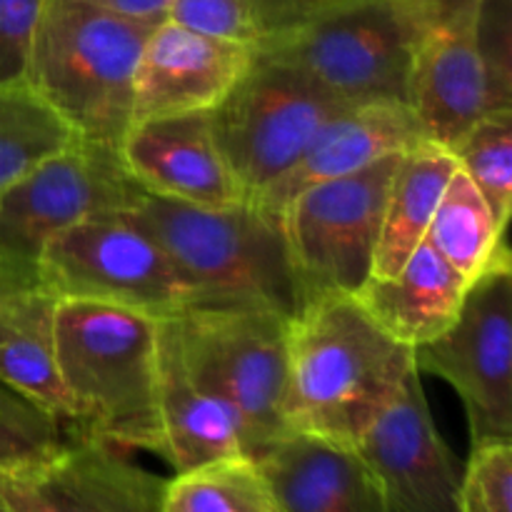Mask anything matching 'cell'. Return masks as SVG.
<instances>
[{
    "label": "cell",
    "mask_w": 512,
    "mask_h": 512,
    "mask_svg": "<svg viewBox=\"0 0 512 512\" xmlns=\"http://www.w3.org/2000/svg\"><path fill=\"white\" fill-rule=\"evenodd\" d=\"M503 230L473 180L455 170L435 208L425 238L435 250L473 283L498 258L510 253Z\"/></svg>",
    "instance_id": "603a6c76"
},
{
    "label": "cell",
    "mask_w": 512,
    "mask_h": 512,
    "mask_svg": "<svg viewBox=\"0 0 512 512\" xmlns=\"http://www.w3.org/2000/svg\"><path fill=\"white\" fill-rule=\"evenodd\" d=\"M278 512H385L358 448L290 430L255 458Z\"/></svg>",
    "instance_id": "ac0fdd59"
},
{
    "label": "cell",
    "mask_w": 512,
    "mask_h": 512,
    "mask_svg": "<svg viewBox=\"0 0 512 512\" xmlns=\"http://www.w3.org/2000/svg\"><path fill=\"white\" fill-rule=\"evenodd\" d=\"M450 153L480 190L500 228L508 230L512 215V110L485 113L450 145Z\"/></svg>",
    "instance_id": "484cf974"
},
{
    "label": "cell",
    "mask_w": 512,
    "mask_h": 512,
    "mask_svg": "<svg viewBox=\"0 0 512 512\" xmlns=\"http://www.w3.org/2000/svg\"><path fill=\"white\" fill-rule=\"evenodd\" d=\"M420 140H428V135L410 105H348L315 133L298 163L253 203L280 215L300 190L358 173Z\"/></svg>",
    "instance_id": "d6986e66"
},
{
    "label": "cell",
    "mask_w": 512,
    "mask_h": 512,
    "mask_svg": "<svg viewBox=\"0 0 512 512\" xmlns=\"http://www.w3.org/2000/svg\"><path fill=\"white\" fill-rule=\"evenodd\" d=\"M160 458L173 473L225 458H248L235 410L190 368L173 318L158 320Z\"/></svg>",
    "instance_id": "e0dca14e"
},
{
    "label": "cell",
    "mask_w": 512,
    "mask_h": 512,
    "mask_svg": "<svg viewBox=\"0 0 512 512\" xmlns=\"http://www.w3.org/2000/svg\"><path fill=\"white\" fill-rule=\"evenodd\" d=\"M155 25L85 0H43L28 85L78 138L118 148L133 125L135 68Z\"/></svg>",
    "instance_id": "277c9868"
},
{
    "label": "cell",
    "mask_w": 512,
    "mask_h": 512,
    "mask_svg": "<svg viewBox=\"0 0 512 512\" xmlns=\"http://www.w3.org/2000/svg\"><path fill=\"white\" fill-rule=\"evenodd\" d=\"M160 512H278L250 458H225L175 473L165 483Z\"/></svg>",
    "instance_id": "d4e9b609"
},
{
    "label": "cell",
    "mask_w": 512,
    "mask_h": 512,
    "mask_svg": "<svg viewBox=\"0 0 512 512\" xmlns=\"http://www.w3.org/2000/svg\"><path fill=\"white\" fill-rule=\"evenodd\" d=\"M403 153L310 185L280 210L308 303L323 295H358L370 280L385 195Z\"/></svg>",
    "instance_id": "9c48e42d"
},
{
    "label": "cell",
    "mask_w": 512,
    "mask_h": 512,
    "mask_svg": "<svg viewBox=\"0 0 512 512\" xmlns=\"http://www.w3.org/2000/svg\"><path fill=\"white\" fill-rule=\"evenodd\" d=\"M38 285L58 300H88L178 318L190 293L158 240L128 213L95 215L63 230L40 250Z\"/></svg>",
    "instance_id": "52a82bcc"
},
{
    "label": "cell",
    "mask_w": 512,
    "mask_h": 512,
    "mask_svg": "<svg viewBox=\"0 0 512 512\" xmlns=\"http://www.w3.org/2000/svg\"><path fill=\"white\" fill-rule=\"evenodd\" d=\"M55 345L73 438L160 455L158 320L88 300H58Z\"/></svg>",
    "instance_id": "3957f363"
},
{
    "label": "cell",
    "mask_w": 512,
    "mask_h": 512,
    "mask_svg": "<svg viewBox=\"0 0 512 512\" xmlns=\"http://www.w3.org/2000/svg\"><path fill=\"white\" fill-rule=\"evenodd\" d=\"M480 0H425L410 75V108L428 140L450 145L488 113L478 53Z\"/></svg>",
    "instance_id": "5bb4252c"
},
{
    "label": "cell",
    "mask_w": 512,
    "mask_h": 512,
    "mask_svg": "<svg viewBox=\"0 0 512 512\" xmlns=\"http://www.w3.org/2000/svg\"><path fill=\"white\" fill-rule=\"evenodd\" d=\"M168 20L235 43L253 45L258 40L253 0H170Z\"/></svg>",
    "instance_id": "f546056e"
},
{
    "label": "cell",
    "mask_w": 512,
    "mask_h": 512,
    "mask_svg": "<svg viewBox=\"0 0 512 512\" xmlns=\"http://www.w3.org/2000/svg\"><path fill=\"white\" fill-rule=\"evenodd\" d=\"M350 0H253V20L258 38L300 28Z\"/></svg>",
    "instance_id": "1f68e13d"
},
{
    "label": "cell",
    "mask_w": 512,
    "mask_h": 512,
    "mask_svg": "<svg viewBox=\"0 0 512 512\" xmlns=\"http://www.w3.org/2000/svg\"><path fill=\"white\" fill-rule=\"evenodd\" d=\"M455 170V155L435 140H420L400 155L385 195L370 278L393 275L423 243L445 185Z\"/></svg>",
    "instance_id": "7402d4cb"
},
{
    "label": "cell",
    "mask_w": 512,
    "mask_h": 512,
    "mask_svg": "<svg viewBox=\"0 0 512 512\" xmlns=\"http://www.w3.org/2000/svg\"><path fill=\"white\" fill-rule=\"evenodd\" d=\"M140 198L115 145L78 138L0 198V258L38 275L48 240L95 215L128 213Z\"/></svg>",
    "instance_id": "8fae6325"
},
{
    "label": "cell",
    "mask_w": 512,
    "mask_h": 512,
    "mask_svg": "<svg viewBox=\"0 0 512 512\" xmlns=\"http://www.w3.org/2000/svg\"><path fill=\"white\" fill-rule=\"evenodd\" d=\"M68 430L0 383V478L25 473L63 450Z\"/></svg>",
    "instance_id": "4316f807"
},
{
    "label": "cell",
    "mask_w": 512,
    "mask_h": 512,
    "mask_svg": "<svg viewBox=\"0 0 512 512\" xmlns=\"http://www.w3.org/2000/svg\"><path fill=\"white\" fill-rule=\"evenodd\" d=\"M470 280L425 238L388 278H370L355 298L388 335L408 348L440 338L455 323Z\"/></svg>",
    "instance_id": "ffe728a7"
},
{
    "label": "cell",
    "mask_w": 512,
    "mask_h": 512,
    "mask_svg": "<svg viewBox=\"0 0 512 512\" xmlns=\"http://www.w3.org/2000/svg\"><path fill=\"white\" fill-rule=\"evenodd\" d=\"M95 438H68L58 455L0 478L13 512H160L168 480Z\"/></svg>",
    "instance_id": "4fadbf2b"
},
{
    "label": "cell",
    "mask_w": 512,
    "mask_h": 512,
    "mask_svg": "<svg viewBox=\"0 0 512 512\" xmlns=\"http://www.w3.org/2000/svg\"><path fill=\"white\" fill-rule=\"evenodd\" d=\"M253 60V45L160 20L135 68L133 123L208 113L223 103Z\"/></svg>",
    "instance_id": "9a60e30c"
},
{
    "label": "cell",
    "mask_w": 512,
    "mask_h": 512,
    "mask_svg": "<svg viewBox=\"0 0 512 512\" xmlns=\"http://www.w3.org/2000/svg\"><path fill=\"white\" fill-rule=\"evenodd\" d=\"M85 3L98 5V8L110 10V13L123 15V18L145 20V23L165 20L170 8V0H85Z\"/></svg>",
    "instance_id": "d6a6232c"
},
{
    "label": "cell",
    "mask_w": 512,
    "mask_h": 512,
    "mask_svg": "<svg viewBox=\"0 0 512 512\" xmlns=\"http://www.w3.org/2000/svg\"><path fill=\"white\" fill-rule=\"evenodd\" d=\"M355 448L378 480L385 512H458L463 465L435 428L418 370Z\"/></svg>",
    "instance_id": "7c38bea8"
},
{
    "label": "cell",
    "mask_w": 512,
    "mask_h": 512,
    "mask_svg": "<svg viewBox=\"0 0 512 512\" xmlns=\"http://www.w3.org/2000/svg\"><path fill=\"white\" fill-rule=\"evenodd\" d=\"M418 373L445 380L465 408L470 443H512V260L470 283L455 323L413 350Z\"/></svg>",
    "instance_id": "30bf717a"
},
{
    "label": "cell",
    "mask_w": 512,
    "mask_h": 512,
    "mask_svg": "<svg viewBox=\"0 0 512 512\" xmlns=\"http://www.w3.org/2000/svg\"><path fill=\"white\" fill-rule=\"evenodd\" d=\"M120 160L143 193L200 208L245 200L225 163L208 113L138 120L118 145Z\"/></svg>",
    "instance_id": "2e32d148"
},
{
    "label": "cell",
    "mask_w": 512,
    "mask_h": 512,
    "mask_svg": "<svg viewBox=\"0 0 512 512\" xmlns=\"http://www.w3.org/2000/svg\"><path fill=\"white\" fill-rule=\"evenodd\" d=\"M425 0H350L300 28L258 38L278 60L345 105H410V75Z\"/></svg>",
    "instance_id": "5b68a950"
},
{
    "label": "cell",
    "mask_w": 512,
    "mask_h": 512,
    "mask_svg": "<svg viewBox=\"0 0 512 512\" xmlns=\"http://www.w3.org/2000/svg\"><path fill=\"white\" fill-rule=\"evenodd\" d=\"M458 512H512V443L473 445L460 478Z\"/></svg>",
    "instance_id": "f1b7e54d"
},
{
    "label": "cell",
    "mask_w": 512,
    "mask_h": 512,
    "mask_svg": "<svg viewBox=\"0 0 512 512\" xmlns=\"http://www.w3.org/2000/svg\"><path fill=\"white\" fill-rule=\"evenodd\" d=\"M40 3L43 0H0V88L28 83Z\"/></svg>",
    "instance_id": "4dcf8cb0"
},
{
    "label": "cell",
    "mask_w": 512,
    "mask_h": 512,
    "mask_svg": "<svg viewBox=\"0 0 512 512\" xmlns=\"http://www.w3.org/2000/svg\"><path fill=\"white\" fill-rule=\"evenodd\" d=\"M413 370L355 295L310 300L288 325V428L355 448Z\"/></svg>",
    "instance_id": "6da1fadb"
},
{
    "label": "cell",
    "mask_w": 512,
    "mask_h": 512,
    "mask_svg": "<svg viewBox=\"0 0 512 512\" xmlns=\"http://www.w3.org/2000/svg\"><path fill=\"white\" fill-rule=\"evenodd\" d=\"M128 215L173 260L190 308H258L293 320L308 303L280 215L253 200L200 208L143 193Z\"/></svg>",
    "instance_id": "7a4b0ae2"
},
{
    "label": "cell",
    "mask_w": 512,
    "mask_h": 512,
    "mask_svg": "<svg viewBox=\"0 0 512 512\" xmlns=\"http://www.w3.org/2000/svg\"><path fill=\"white\" fill-rule=\"evenodd\" d=\"M35 285H38V275L0 258V298H8V295L20 293V290L35 288Z\"/></svg>",
    "instance_id": "836d02e7"
},
{
    "label": "cell",
    "mask_w": 512,
    "mask_h": 512,
    "mask_svg": "<svg viewBox=\"0 0 512 512\" xmlns=\"http://www.w3.org/2000/svg\"><path fill=\"white\" fill-rule=\"evenodd\" d=\"M475 35L488 113L512 110V0H480Z\"/></svg>",
    "instance_id": "83f0119b"
},
{
    "label": "cell",
    "mask_w": 512,
    "mask_h": 512,
    "mask_svg": "<svg viewBox=\"0 0 512 512\" xmlns=\"http://www.w3.org/2000/svg\"><path fill=\"white\" fill-rule=\"evenodd\" d=\"M0 512H13V510H10V505L5 503V498H3V495H0Z\"/></svg>",
    "instance_id": "e575fe53"
},
{
    "label": "cell",
    "mask_w": 512,
    "mask_h": 512,
    "mask_svg": "<svg viewBox=\"0 0 512 512\" xmlns=\"http://www.w3.org/2000/svg\"><path fill=\"white\" fill-rule=\"evenodd\" d=\"M343 108L303 73L253 53L243 78L210 110V128L245 200H258Z\"/></svg>",
    "instance_id": "ba28073f"
},
{
    "label": "cell",
    "mask_w": 512,
    "mask_h": 512,
    "mask_svg": "<svg viewBox=\"0 0 512 512\" xmlns=\"http://www.w3.org/2000/svg\"><path fill=\"white\" fill-rule=\"evenodd\" d=\"M78 135L25 85L0 88V198Z\"/></svg>",
    "instance_id": "cb8c5ba5"
},
{
    "label": "cell",
    "mask_w": 512,
    "mask_h": 512,
    "mask_svg": "<svg viewBox=\"0 0 512 512\" xmlns=\"http://www.w3.org/2000/svg\"><path fill=\"white\" fill-rule=\"evenodd\" d=\"M173 323L190 368L238 415L250 460L290 433L288 318L258 308H190Z\"/></svg>",
    "instance_id": "8992f818"
},
{
    "label": "cell",
    "mask_w": 512,
    "mask_h": 512,
    "mask_svg": "<svg viewBox=\"0 0 512 512\" xmlns=\"http://www.w3.org/2000/svg\"><path fill=\"white\" fill-rule=\"evenodd\" d=\"M55 305L58 298L40 285L0 298V383L70 433L75 413L58 370Z\"/></svg>",
    "instance_id": "44dd1931"
}]
</instances>
